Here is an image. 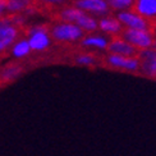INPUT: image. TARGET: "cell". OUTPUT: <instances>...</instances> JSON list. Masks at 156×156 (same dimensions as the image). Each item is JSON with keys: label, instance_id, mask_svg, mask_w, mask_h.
I'll return each instance as SVG.
<instances>
[{"label": "cell", "instance_id": "cell-12", "mask_svg": "<svg viewBox=\"0 0 156 156\" xmlns=\"http://www.w3.org/2000/svg\"><path fill=\"white\" fill-rule=\"evenodd\" d=\"M99 28L105 32V34L110 35L112 37L114 36H120L122 31H123V26L120 24V22L116 19V17H113V16H106V17H102L99 22Z\"/></svg>", "mask_w": 156, "mask_h": 156}, {"label": "cell", "instance_id": "cell-11", "mask_svg": "<svg viewBox=\"0 0 156 156\" xmlns=\"http://www.w3.org/2000/svg\"><path fill=\"white\" fill-rule=\"evenodd\" d=\"M104 62L106 63V66L114 69L127 70V72H138L140 70V62L137 58H124V56L109 54L105 56Z\"/></svg>", "mask_w": 156, "mask_h": 156}, {"label": "cell", "instance_id": "cell-5", "mask_svg": "<svg viewBox=\"0 0 156 156\" xmlns=\"http://www.w3.org/2000/svg\"><path fill=\"white\" fill-rule=\"evenodd\" d=\"M120 37L128 44H131L138 50L151 49L154 40H155V32L151 31H140V30H131V28H123Z\"/></svg>", "mask_w": 156, "mask_h": 156}, {"label": "cell", "instance_id": "cell-9", "mask_svg": "<svg viewBox=\"0 0 156 156\" xmlns=\"http://www.w3.org/2000/svg\"><path fill=\"white\" fill-rule=\"evenodd\" d=\"M106 50L109 51V54L119 55V56H124V58H137V55L140 53L138 49H136L131 44L124 41L120 36L112 37V40L108 44Z\"/></svg>", "mask_w": 156, "mask_h": 156}, {"label": "cell", "instance_id": "cell-1", "mask_svg": "<svg viewBox=\"0 0 156 156\" xmlns=\"http://www.w3.org/2000/svg\"><path fill=\"white\" fill-rule=\"evenodd\" d=\"M59 21L60 22H68V23H73L77 27H80L82 31L84 32H91L96 31L99 28V24H97L96 18H94L92 16L87 14L82 10H80L78 8L73 5L69 6H64L59 12Z\"/></svg>", "mask_w": 156, "mask_h": 156}, {"label": "cell", "instance_id": "cell-19", "mask_svg": "<svg viewBox=\"0 0 156 156\" xmlns=\"http://www.w3.org/2000/svg\"><path fill=\"white\" fill-rule=\"evenodd\" d=\"M37 2H40L41 4H45V5H60L69 2V0H37Z\"/></svg>", "mask_w": 156, "mask_h": 156}, {"label": "cell", "instance_id": "cell-8", "mask_svg": "<svg viewBox=\"0 0 156 156\" xmlns=\"http://www.w3.org/2000/svg\"><path fill=\"white\" fill-rule=\"evenodd\" d=\"M129 10L145 18L156 31V0H134Z\"/></svg>", "mask_w": 156, "mask_h": 156}, {"label": "cell", "instance_id": "cell-6", "mask_svg": "<svg viewBox=\"0 0 156 156\" xmlns=\"http://www.w3.org/2000/svg\"><path fill=\"white\" fill-rule=\"evenodd\" d=\"M116 19L120 22V24L124 28H131V30H140V31H151L155 32L152 26L148 23L145 18L141 16L136 14L132 10H124L119 12L116 14Z\"/></svg>", "mask_w": 156, "mask_h": 156}, {"label": "cell", "instance_id": "cell-3", "mask_svg": "<svg viewBox=\"0 0 156 156\" xmlns=\"http://www.w3.org/2000/svg\"><path fill=\"white\" fill-rule=\"evenodd\" d=\"M26 38L30 44V48L32 51H36V53H42V51H46L51 44L53 40L50 37L49 34V26L45 24H35L31 26L30 28H27L26 32Z\"/></svg>", "mask_w": 156, "mask_h": 156}, {"label": "cell", "instance_id": "cell-2", "mask_svg": "<svg viewBox=\"0 0 156 156\" xmlns=\"http://www.w3.org/2000/svg\"><path fill=\"white\" fill-rule=\"evenodd\" d=\"M49 34L51 40L62 44H73L82 40L86 32L82 31L73 23L68 22H56L49 27Z\"/></svg>", "mask_w": 156, "mask_h": 156}, {"label": "cell", "instance_id": "cell-20", "mask_svg": "<svg viewBox=\"0 0 156 156\" xmlns=\"http://www.w3.org/2000/svg\"><path fill=\"white\" fill-rule=\"evenodd\" d=\"M3 17H5V4L4 0H0V19Z\"/></svg>", "mask_w": 156, "mask_h": 156}, {"label": "cell", "instance_id": "cell-14", "mask_svg": "<svg viewBox=\"0 0 156 156\" xmlns=\"http://www.w3.org/2000/svg\"><path fill=\"white\" fill-rule=\"evenodd\" d=\"M4 4L5 13H8L9 16H14L26 13V10H28L34 4V0H4Z\"/></svg>", "mask_w": 156, "mask_h": 156}, {"label": "cell", "instance_id": "cell-18", "mask_svg": "<svg viewBox=\"0 0 156 156\" xmlns=\"http://www.w3.org/2000/svg\"><path fill=\"white\" fill-rule=\"evenodd\" d=\"M74 62L77 64H81V66H92V64L96 63V58L90 54V53H86V54H78L76 56Z\"/></svg>", "mask_w": 156, "mask_h": 156}, {"label": "cell", "instance_id": "cell-15", "mask_svg": "<svg viewBox=\"0 0 156 156\" xmlns=\"http://www.w3.org/2000/svg\"><path fill=\"white\" fill-rule=\"evenodd\" d=\"M9 51H10V55L14 58V59H23V58L28 56L32 53L30 44L26 37H19L18 40L12 45Z\"/></svg>", "mask_w": 156, "mask_h": 156}, {"label": "cell", "instance_id": "cell-13", "mask_svg": "<svg viewBox=\"0 0 156 156\" xmlns=\"http://www.w3.org/2000/svg\"><path fill=\"white\" fill-rule=\"evenodd\" d=\"M23 67L19 63H9L0 69V82L6 83L17 80L22 74Z\"/></svg>", "mask_w": 156, "mask_h": 156}, {"label": "cell", "instance_id": "cell-10", "mask_svg": "<svg viewBox=\"0 0 156 156\" xmlns=\"http://www.w3.org/2000/svg\"><path fill=\"white\" fill-rule=\"evenodd\" d=\"M137 59L140 62L138 72L148 78H156V51L152 49L140 50Z\"/></svg>", "mask_w": 156, "mask_h": 156}, {"label": "cell", "instance_id": "cell-21", "mask_svg": "<svg viewBox=\"0 0 156 156\" xmlns=\"http://www.w3.org/2000/svg\"><path fill=\"white\" fill-rule=\"evenodd\" d=\"M151 49H152L154 51H156V37H155V40H154V44H152V46H151Z\"/></svg>", "mask_w": 156, "mask_h": 156}, {"label": "cell", "instance_id": "cell-16", "mask_svg": "<svg viewBox=\"0 0 156 156\" xmlns=\"http://www.w3.org/2000/svg\"><path fill=\"white\" fill-rule=\"evenodd\" d=\"M108 44L109 41L106 40L105 37L102 36H84L82 40H81V45L82 46H92V48H96V49H100V50H104L108 48Z\"/></svg>", "mask_w": 156, "mask_h": 156}, {"label": "cell", "instance_id": "cell-17", "mask_svg": "<svg viewBox=\"0 0 156 156\" xmlns=\"http://www.w3.org/2000/svg\"><path fill=\"white\" fill-rule=\"evenodd\" d=\"M106 3L110 9L124 12V10H129L132 8L134 0H106Z\"/></svg>", "mask_w": 156, "mask_h": 156}, {"label": "cell", "instance_id": "cell-4", "mask_svg": "<svg viewBox=\"0 0 156 156\" xmlns=\"http://www.w3.org/2000/svg\"><path fill=\"white\" fill-rule=\"evenodd\" d=\"M19 34L21 28L16 26L10 16H5L0 19V55L10 50L12 45L19 38Z\"/></svg>", "mask_w": 156, "mask_h": 156}, {"label": "cell", "instance_id": "cell-7", "mask_svg": "<svg viewBox=\"0 0 156 156\" xmlns=\"http://www.w3.org/2000/svg\"><path fill=\"white\" fill-rule=\"evenodd\" d=\"M73 6L87 14H95L99 17H106L110 14L109 5L106 0H73Z\"/></svg>", "mask_w": 156, "mask_h": 156}]
</instances>
